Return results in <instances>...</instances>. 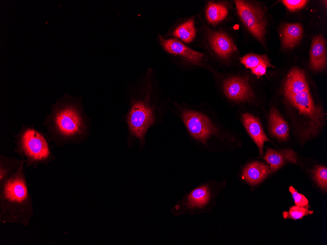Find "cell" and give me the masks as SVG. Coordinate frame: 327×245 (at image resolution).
<instances>
[{
	"label": "cell",
	"mask_w": 327,
	"mask_h": 245,
	"mask_svg": "<svg viewBox=\"0 0 327 245\" xmlns=\"http://www.w3.org/2000/svg\"><path fill=\"white\" fill-rule=\"evenodd\" d=\"M43 124L49 141L57 146L81 142L89 134L90 122L77 100L65 94L50 108Z\"/></svg>",
	"instance_id": "6da1fadb"
},
{
	"label": "cell",
	"mask_w": 327,
	"mask_h": 245,
	"mask_svg": "<svg viewBox=\"0 0 327 245\" xmlns=\"http://www.w3.org/2000/svg\"><path fill=\"white\" fill-rule=\"evenodd\" d=\"M23 160L17 169L0 183V223L27 227L34 213Z\"/></svg>",
	"instance_id": "7a4b0ae2"
},
{
	"label": "cell",
	"mask_w": 327,
	"mask_h": 245,
	"mask_svg": "<svg viewBox=\"0 0 327 245\" xmlns=\"http://www.w3.org/2000/svg\"><path fill=\"white\" fill-rule=\"evenodd\" d=\"M283 92L286 99L305 118L307 127L304 137L316 134L323 125L324 114L321 108L314 102L304 70L295 67L289 71Z\"/></svg>",
	"instance_id": "3957f363"
},
{
	"label": "cell",
	"mask_w": 327,
	"mask_h": 245,
	"mask_svg": "<svg viewBox=\"0 0 327 245\" xmlns=\"http://www.w3.org/2000/svg\"><path fill=\"white\" fill-rule=\"evenodd\" d=\"M15 137V152L22 157L27 167L34 168L39 164L50 162L55 158L48 138L34 128L23 126Z\"/></svg>",
	"instance_id": "277c9868"
},
{
	"label": "cell",
	"mask_w": 327,
	"mask_h": 245,
	"mask_svg": "<svg viewBox=\"0 0 327 245\" xmlns=\"http://www.w3.org/2000/svg\"><path fill=\"white\" fill-rule=\"evenodd\" d=\"M125 121L131 138L143 143L148 129L155 121L152 107L145 100L133 99Z\"/></svg>",
	"instance_id": "5b68a950"
},
{
	"label": "cell",
	"mask_w": 327,
	"mask_h": 245,
	"mask_svg": "<svg viewBox=\"0 0 327 245\" xmlns=\"http://www.w3.org/2000/svg\"><path fill=\"white\" fill-rule=\"evenodd\" d=\"M238 15L249 32L264 44L267 22L263 10L249 1L234 0Z\"/></svg>",
	"instance_id": "8992f818"
},
{
	"label": "cell",
	"mask_w": 327,
	"mask_h": 245,
	"mask_svg": "<svg viewBox=\"0 0 327 245\" xmlns=\"http://www.w3.org/2000/svg\"><path fill=\"white\" fill-rule=\"evenodd\" d=\"M182 118L191 135L204 144L211 135L217 132L216 127L210 119L200 112L184 111Z\"/></svg>",
	"instance_id": "52a82bcc"
},
{
	"label": "cell",
	"mask_w": 327,
	"mask_h": 245,
	"mask_svg": "<svg viewBox=\"0 0 327 245\" xmlns=\"http://www.w3.org/2000/svg\"><path fill=\"white\" fill-rule=\"evenodd\" d=\"M207 39L211 49L221 59H228L237 50L233 40L224 32L209 30Z\"/></svg>",
	"instance_id": "ba28073f"
},
{
	"label": "cell",
	"mask_w": 327,
	"mask_h": 245,
	"mask_svg": "<svg viewBox=\"0 0 327 245\" xmlns=\"http://www.w3.org/2000/svg\"><path fill=\"white\" fill-rule=\"evenodd\" d=\"M223 91L230 100L237 102L251 101L253 93L250 86L245 79L233 76L225 81Z\"/></svg>",
	"instance_id": "9c48e42d"
},
{
	"label": "cell",
	"mask_w": 327,
	"mask_h": 245,
	"mask_svg": "<svg viewBox=\"0 0 327 245\" xmlns=\"http://www.w3.org/2000/svg\"><path fill=\"white\" fill-rule=\"evenodd\" d=\"M159 41L166 52L179 55L191 63L198 65L204 57L203 53L191 49L177 39H165L160 35Z\"/></svg>",
	"instance_id": "30bf717a"
},
{
	"label": "cell",
	"mask_w": 327,
	"mask_h": 245,
	"mask_svg": "<svg viewBox=\"0 0 327 245\" xmlns=\"http://www.w3.org/2000/svg\"><path fill=\"white\" fill-rule=\"evenodd\" d=\"M310 67L315 71L324 69L327 65L326 43L321 35H315L312 40L309 53Z\"/></svg>",
	"instance_id": "8fae6325"
},
{
	"label": "cell",
	"mask_w": 327,
	"mask_h": 245,
	"mask_svg": "<svg viewBox=\"0 0 327 245\" xmlns=\"http://www.w3.org/2000/svg\"><path fill=\"white\" fill-rule=\"evenodd\" d=\"M242 116L246 131L257 146L260 154L262 155L264 143L269 140L264 133L258 118L248 113H243Z\"/></svg>",
	"instance_id": "7c38bea8"
},
{
	"label": "cell",
	"mask_w": 327,
	"mask_h": 245,
	"mask_svg": "<svg viewBox=\"0 0 327 245\" xmlns=\"http://www.w3.org/2000/svg\"><path fill=\"white\" fill-rule=\"evenodd\" d=\"M272 172L270 166L256 161L246 166L243 170L242 176L250 185H255L260 183Z\"/></svg>",
	"instance_id": "4fadbf2b"
},
{
	"label": "cell",
	"mask_w": 327,
	"mask_h": 245,
	"mask_svg": "<svg viewBox=\"0 0 327 245\" xmlns=\"http://www.w3.org/2000/svg\"><path fill=\"white\" fill-rule=\"evenodd\" d=\"M303 28L300 23H287L283 24L280 29L281 44L283 48L294 47L302 38Z\"/></svg>",
	"instance_id": "5bb4252c"
},
{
	"label": "cell",
	"mask_w": 327,
	"mask_h": 245,
	"mask_svg": "<svg viewBox=\"0 0 327 245\" xmlns=\"http://www.w3.org/2000/svg\"><path fill=\"white\" fill-rule=\"evenodd\" d=\"M263 158L269 164L272 172L281 167L286 160L293 163L297 161L295 154L290 150L278 151L268 148Z\"/></svg>",
	"instance_id": "9a60e30c"
},
{
	"label": "cell",
	"mask_w": 327,
	"mask_h": 245,
	"mask_svg": "<svg viewBox=\"0 0 327 245\" xmlns=\"http://www.w3.org/2000/svg\"><path fill=\"white\" fill-rule=\"evenodd\" d=\"M269 128L271 134L280 140H285L289 136L288 124L277 110L272 108L269 114Z\"/></svg>",
	"instance_id": "2e32d148"
},
{
	"label": "cell",
	"mask_w": 327,
	"mask_h": 245,
	"mask_svg": "<svg viewBox=\"0 0 327 245\" xmlns=\"http://www.w3.org/2000/svg\"><path fill=\"white\" fill-rule=\"evenodd\" d=\"M228 14L227 6L222 3L210 1L208 4L205 15L207 21L215 25L224 20Z\"/></svg>",
	"instance_id": "e0dca14e"
},
{
	"label": "cell",
	"mask_w": 327,
	"mask_h": 245,
	"mask_svg": "<svg viewBox=\"0 0 327 245\" xmlns=\"http://www.w3.org/2000/svg\"><path fill=\"white\" fill-rule=\"evenodd\" d=\"M210 199V191L206 185L193 190L187 198V205L190 207H202L205 206Z\"/></svg>",
	"instance_id": "ac0fdd59"
},
{
	"label": "cell",
	"mask_w": 327,
	"mask_h": 245,
	"mask_svg": "<svg viewBox=\"0 0 327 245\" xmlns=\"http://www.w3.org/2000/svg\"><path fill=\"white\" fill-rule=\"evenodd\" d=\"M173 35L186 43L192 42L196 36L194 19H190L178 26Z\"/></svg>",
	"instance_id": "d6986e66"
},
{
	"label": "cell",
	"mask_w": 327,
	"mask_h": 245,
	"mask_svg": "<svg viewBox=\"0 0 327 245\" xmlns=\"http://www.w3.org/2000/svg\"><path fill=\"white\" fill-rule=\"evenodd\" d=\"M22 160L4 156H0V183L6 179L20 165Z\"/></svg>",
	"instance_id": "ffe728a7"
},
{
	"label": "cell",
	"mask_w": 327,
	"mask_h": 245,
	"mask_svg": "<svg viewBox=\"0 0 327 245\" xmlns=\"http://www.w3.org/2000/svg\"><path fill=\"white\" fill-rule=\"evenodd\" d=\"M312 211L308 208L298 205L291 206L288 211L283 212V217L284 219H291L294 220L301 219L304 217L313 214Z\"/></svg>",
	"instance_id": "44dd1931"
},
{
	"label": "cell",
	"mask_w": 327,
	"mask_h": 245,
	"mask_svg": "<svg viewBox=\"0 0 327 245\" xmlns=\"http://www.w3.org/2000/svg\"><path fill=\"white\" fill-rule=\"evenodd\" d=\"M265 55H258L250 53L244 55L240 59V62L246 68L252 69L260 63L268 59Z\"/></svg>",
	"instance_id": "7402d4cb"
},
{
	"label": "cell",
	"mask_w": 327,
	"mask_h": 245,
	"mask_svg": "<svg viewBox=\"0 0 327 245\" xmlns=\"http://www.w3.org/2000/svg\"><path fill=\"white\" fill-rule=\"evenodd\" d=\"M314 178L317 184L324 190L327 189V167L319 166L314 171Z\"/></svg>",
	"instance_id": "603a6c76"
},
{
	"label": "cell",
	"mask_w": 327,
	"mask_h": 245,
	"mask_svg": "<svg viewBox=\"0 0 327 245\" xmlns=\"http://www.w3.org/2000/svg\"><path fill=\"white\" fill-rule=\"evenodd\" d=\"M289 190L292 194V198L296 205L309 208L308 200L303 195L299 193L293 186H290Z\"/></svg>",
	"instance_id": "cb8c5ba5"
},
{
	"label": "cell",
	"mask_w": 327,
	"mask_h": 245,
	"mask_svg": "<svg viewBox=\"0 0 327 245\" xmlns=\"http://www.w3.org/2000/svg\"><path fill=\"white\" fill-rule=\"evenodd\" d=\"M308 0H283L282 2L291 11H295L304 8Z\"/></svg>",
	"instance_id": "d4e9b609"
},
{
	"label": "cell",
	"mask_w": 327,
	"mask_h": 245,
	"mask_svg": "<svg viewBox=\"0 0 327 245\" xmlns=\"http://www.w3.org/2000/svg\"><path fill=\"white\" fill-rule=\"evenodd\" d=\"M274 67L270 63L269 59L260 63L257 66L251 69L253 74L257 77L264 75L266 73V69L268 67Z\"/></svg>",
	"instance_id": "484cf974"
}]
</instances>
